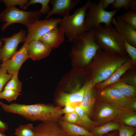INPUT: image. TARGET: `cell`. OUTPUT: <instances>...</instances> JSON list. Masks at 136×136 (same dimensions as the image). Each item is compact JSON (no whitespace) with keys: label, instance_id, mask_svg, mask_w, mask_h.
Returning <instances> with one entry per match:
<instances>
[{"label":"cell","instance_id":"obj_28","mask_svg":"<svg viewBox=\"0 0 136 136\" xmlns=\"http://www.w3.org/2000/svg\"><path fill=\"white\" fill-rule=\"evenodd\" d=\"M50 0H30L28 1L27 4L22 8L23 10H26L27 7L32 4H40L42 6L41 8L39 10L42 14H47L50 10V8L49 5Z\"/></svg>","mask_w":136,"mask_h":136},{"label":"cell","instance_id":"obj_22","mask_svg":"<svg viewBox=\"0 0 136 136\" xmlns=\"http://www.w3.org/2000/svg\"><path fill=\"white\" fill-rule=\"evenodd\" d=\"M120 126L119 123L109 121L103 125L95 127L91 132L93 136H104L111 131L118 130Z\"/></svg>","mask_w":136,"mask_h":136},{"label":"cell","instance_id":"obj_41","mask_svg":"<svg viewBox=\"0 0 136 136\" xmlns=\"http://www.w3.org/2000/svg\"><path fill=\"white\" fill-rule=\"evenodd\" d=\"M9 128L7 124L0 120V131L4 132Z\"/></svg>","mask_w":136,"mask_h":136},{"label":"cell","instance_id":"obj_19","mask_svg":"<svg viewBox=\"0 0 136 136\" xmlns=\"http://www.w3.org/2000/svg\"><path fill=\"white\" fill-rule=\"evenodd\" d=\"M132 64L131 59H128L118 67L108 79L95 86L100 90L115 83L120 80L121 76L127 71L131 68Z\"/></svg>","mask_w":136,"mask_h":136},{"label":"cell","instance_id":"obj_27","mask_svg":"<svg viewBox=\"0 0 136 136\" xmlns=\"http://www.w3.org/2000/svg\"><path fill=\"white\" fill-rule=\"evenodd\" d=\"M34 128L31 123L21 125L15 129L14 134L16 136H33Z\"/></svg>","mask_w":136,"mask_h":136},{"label":"cell","instance_id":"obj_34","mask_svg":"<svg viewBox=\"0 0 136 136\" xmlns=\"http://www.w3.org/2000/svg\"><path fill=\"white\" fill-rule=\"evenodd\" d=\"M123 39L125 51L131 58L133 64H135L136 62V48Z\"/></svg>","mask_w":136,"mask_h":136},{"label":"cell","instance_id":"obj_43","mask_svg":"<svg viewBox=\"0 0 136 136\" xmlns=\"http://www.w3.org/2000/svg\"><path fill=\"white\" fill-rule=\"evenodd\" d=\"M104 136H118V133L116 132L110 133Z\"/></svg>","mask_w":136,"mask_h":136},{"label":"cell","instance_id":"obj_33","mask_svg":"<svg viewBox=\"0 0 136 136\" xmlns=\"http://www.w3.org/2000/svg\"><path fill=\"white\" fill-rule=\"evenodd\" d=\"M62 118V120L81 127L79 116L76 111L70 114H64Z\"/></svg>","mask_w":136,"mask_h":136},{"label":"cell","instance_id":"obj_12","mask_svg":"<svg viewBox=\"0 0 136 136\" xmlns=\"http://www.w3.org/2000/svg\"><path fill=\"white\" fill-rule=\"evenodd\" d=\"M29 43L25 42L20 49L10 59L2 62V64L10 74L19 72L23 63L29 58L28 53Z\"/></svg>","mask_w":136,"mask_h":136},{"label":"cell","instance_id":"obj_14","mask_svg":"<svg viewBox=\"0 0 136 136\" xmlns=\"http://www.w3.org/2000/svg\"><path fill=\"white\" fill-rule=\"evenodd\" d=\"M101 103L96 111V124L104 123L114 119L122 110L106 102Z\"/></svg>","mask_w":136,"mask_h":136},{"label":"cell","instance_id":"obj_45","mask_svg":"<svg viewBox=\"0 0 136 136\" xmlns=\"http://www.w3.org/2000/svg\"><path fill=\"white\" fill-rule=\"evenodd\" d=\"M3 42L0 40V48H1L3 46Z\"/></svg>","mask_w":136,"mask_h":136},{"label":"cell","instance_id":"obj_21","mask_svg":"<svg viewBox=\"0 0 136 136\" xmlns=\"http://www.w3.org/2000/svg\"><path fill=\"white\" fill-rule=\"evenodd\" d=\"M58 122L69 136H93L91 132L77 125L60 120Z\"/></svg>","mask_w":136,"mask_h":136},{"label":"cell","instance_id":"obj_35","mask_svg":"<svg viewBox=\"0 0 136 136\" xmlns=\"http://www.w3.org/2000/svg\"><path fill=\"white\" fill-rule=\"evenodd\" d=\"M3 2L7 7H15L17 5L22 9L28 2L27 0H4Z\"/></svg>","mask_w":136,"mask_h":136},{"label":"cell","instance_id":"obj_42","mask_svg":"<svg viewBox=\"0 0 136 136\" xmlns=\"http://www.w3.org/2000/svg\"><path fill=\"white\" fill-rule=\"evenodd\" d=\"M130 10L136 12V0H131L128 9Z\"/></svg>","mask_w":136,"mask_h":136},{"label":"cell","instance_id":"obj_3","mask_svg":"<svg viewBox=\"0 0 136 136\" xmlns=\"http://www.w3.org/2000/svg\"><path fill=\"white\" fill-rule=\"evenodd\" d=\"M94 29L78 36L73 42L71 56L81 66L89 64L101 49L94 38Z\"/></svg>","mask_w":136,"mask_h":136},{"label":"cell","instance_id":"obj_2","mask_svg":"<svg viewBox=\"0 0 136 136\" xmlns=\"http://www.w3.org/2000/svg\"><path fill=\"white\" fill-rule=\"evenodd\" d=\"M128 59L126 55L99 49L90 66L93 84L96 85L107 80L118 67Z\"/></svg>","mask_w":136,"mask_h":136},{"label":"cell","instance_id":"obj_4","mask_svg":"<svg viewBox=\"0 0 136 136\" xmlns=\"http://www.w3.org/2000/svg\"><path fill=\"white\" fill-rule=\"evenodd\" d=\"M94 39L103 50L126 55L123 38L112 25L103 26L101 24L94 29Z\"/></svg>","mask_w":136,"mask_h":136},{"label":"cell","instance_id":"obj_9","mask_svg":"<svg viewBox=\"0 0 136 136\" xmlns=\"http://www.w3.org/2000/svg\"><path fill=\"white\" fill-rule=\"evenodd\" d=\"M27 33V31L21 29L11 37L0 39L4 42V45L0 48V62H2L12 57L17 51L18 45L24 42Z\"/></svg>","mask_w":136,"mask_h":136},{"label":"cell","instance_id":"obj_20","mask_svg":"<svg viewBox=\"0 0 136 136\" xmlns=\"http://www.w3.org/2000/svg\"><path fill=\"white\" fill-rule=\"evenodd\" d=\"M92 81L87 89L83 100L79 106L89 116L92 113L95 101V92Z\"/></svg>","mask_w":136,"mask_h":136},{"label":"cell","instance_id":"obj_23","mask_svg":"<svg viewBox=\"0 0 136 136\" xmlns=\"http://www.w3.org/2000/svg\"><path fill=\"white\" fill-rule=\"evenodd\" d=\"M114 119L126 125L136 126V114L130 110L122 109L120 114Z\"/></svg>","mask_w":136,"mask_h":136},{"label":"cell","instance_id":"obj_39","mask_svg":"<svg viewBox=\"0 0 136 136\" xmlns=\"http://www.w3.org/2000/svg\"><path fill=\"white\" fill-rule=\"evenodd\" d=\"M129 108L131 110L135 111L136 110V100L135 98L131 99L129 104Z\"/></svg>","mask_w":136,"mask_h":136},{"label":"cell","instance_id":"obj_29","mask_svg":"<svg viewBox=\"0 0 136 136\" xmlns=\"http://www.w3.org/2000/svg\"><path fill=\"white\" fill-rule=\"evenodd\" d=\"M120 16L123 20L136 30V12L129 10Z\"/></svg>","mask_w":136,"mask_h":136},{"label":"cell","instance_id":"obj_31","mask_svg":"<svg viewBox=\"0 0 136 136\" xmlns=\"http://www.w3.org/2000/svg\"><path fill=\"white\" fill-rule=\"evenodd\" d=\"M118 130V136H133L135 134V127L125 125L121 123Z\"/></svg>","mask_w":136,"mask_h":136},{"label":"cell","instance_id":"obj_18","mask_svg":"<svg viewBox=\"0 0 136 136\" xmlns=\"http://www.w3.org/2000/svg\"><path fill=\"white\" fill-rule=\"evenodd\" d=\"M52 49L38 40L32 41L28 44V53L29 58L40 60L48 56Z\"/></svg>","mask_w":136,"mask_h":136},{"label":"cell","instance_id":"obj_17","mask_svg":"<svg viewBox=\"0 0 136 136\" xmlns=\"http://www.w3.org/2000/svg\"><path fill=\"white\" fill-rule=\"evenodd\" d=\"M65 33L59 27L50 30L38 40L51 49L58 48L65 40Z\"/></svg>","mask_w":136,"mask_h":136},{"label":"cell","instance_id":"obj_5","mask_svg":"<svg viewBox=\"0 0 136 136\" xmlns=\"http://www.w3.org/2000/svg\"><path fill=\"white\" fill-rule=\"evenodd\" d=\"M90 0H88L71 15L63 17L58 23L59 27L63 30L68 41L73 42L78 36L90 30L85 23V18Z\"/></svg>","mask_w":136,"mask_h":136},{"label":"cell","instance_id":"obj_46","mask_svg":"<svg viewBox=\"0 0 136 136\" xmlns=\"http://www.w3.org/2000/svg\"><path fill=\"white\" fill-rule=\"evenodd\" d=\"M133 136H136V134H135V135H134Z\"/></svg>","mask_w":136,"mask_h":136},{"label":"cell","instance_id":"obj_36","mask_svg":"<svg viewBox=\"0 0 136 136\" xmlns=\"http://www.w3.org/2000/svg\"><path fill=\"white\" fill-rule=\"evenodd\" d=\"M131 0H115L112 4L113 8L114 9H120L122 8L124 9L127 11Z\"/></svg>","mask_w":136,"mask_h":136},{"label":"cell","instance_id":"obj_44","mask_svg":"<svg viewBox=\"0 0 136 136\" xmlns=\"http://www.w3.org/2000/svg\"><path fill=\"white\" fill-rule=\"evenodd\" d=\"M4 132L0 131V136H8L5 134Z\"/></svg>","mask_w":136,"mask_h":136},{"label":"cell","instance_id":"obj_10","mask_svg":"<svg viewBox=\"0 0 136 136\" xmlns=\"http://www.w3.org/2000/svg\"><path fill=\"white\" fill-rule=\"evenodd\" d=\"M100 90L98 97L101 100L121 109L130 110L128 106L131 98L126 97L118 89L108 86Z\"/></svg>","mask_w":136,"mask_h":136},{"label":"cell","instance_id":"obj_38","mask_svg":"<svg viewBox=\"0 0 136 136\" xmlns=\"http://www.w3.org/2000/svg\"><path fill=\"white\" fill-rule=\"evenodd\" d=\"M75 111V107L70 105H66L61 109V112L63 114H67Z\"/></svg>","mask_w":136,"mask_h":136},{"label":"cell","instance_id":"obj_8","mask_svg":"<svg viewBox=\"0 0 136 136\" xmlns=\"http://www.w3.org/2000/svg\"><path fill=\"white\" fill-rule=\"evenodd\" d=\"M60 19L51 18L42 20H38L30 25L27 27V33L24 42L29 43L32 41L38 40L50 30L58 27Z\"/></svg>","mask_w":136,"mask_h":136},{"label":"cell","instance_id":"obj_11","mask_svg":"<svg viewBox=\"0 0 136 136\" xmlns=\"http://www.w3.org/2000/svg\"><path fill=\"white\" fill-rule=\"evenodd\" d=\"M92 81L91 79L80 87L78 84L70 92H61L59 94L56 101L59 106L63 107L70 105L75 107L80 104L83 99L85 92Z\"/></svg>","mask_w":136,"mask_h":136},{"label":"cell","instance_id":"obj_25","mask_svg":"<svg viewBox=\"0 0 136 136\" xmlns=\"http://www.w3.org/2000/svg\"><path fill=\"white\" fill-rule=\"evenodd\" d=\"M108 86L118 89L125 96L129 98H134L136 95V87L127 84L120 80Z\"/></svg>","mask_w":136,"mask_h":136},{"label":"cell","instance_id":"obj_1","mask_svg":"<svg viewBox=\"0 0 136 136\" xmlns=\"http://www.w3.org/2000/svg\"><path fill=\"white\" fill-rule=\"evenodd\" d=\"M0 106L6 112L19 115L33 121L58 122L63 115L61 107L49 104L26 105L15 103L8 105L0 101Z\"/></svg>","mask_w":136,"mask_h":136},{"label":"cell","instance_id":"obj_37","mask_svg":"<svg viewBox=\"0 0 136 136\" xmlns=\"http://www.w3.org/2000/svg\"><path fill=\"white\" fill-rule=\"evenodd\" d=\"M120 80L127 84L136 87V74L135 72L128 74Z\"/></svg>","mask_w":136,"mask_h":136},{"label":"cell","instance_id":"obj_15","mask_svg":"<svg viewBox=\"0 0 136 136\" xmlns=\"http://www.w3.org/2000/svg\"><path fill=\"white\" fill-rule=\"evenodd\" d=\"M81 1L80 0H51L52 9L47 14L45 19L54 14L64 17L70 15L71 10Z\"/></svg>","mask_w":136,"mask_h":136},{"label":"cell","instance_id":"obj_32","mask_svg":"<svg viewBox=\"0 0 136 136\" xmlns=\"http://www.w3.org/2000/svg\"><path fill=\"white\" fill-rule=\"evenodd\" d=\"M12 75L8 73L6 69L0 64V93L3 87L11 78Z\"/></svg>","mask_w":136,"mask_h":136},{"label":"cell","instance_id":"obj_24","mask_svg":"<svg viewBox=\"0 0 136 136\" xmlns=\"http://www.w3.org/2000/svg\"><path fill=\"white\" fill-rule=\"evenodd\" d=\"M75 110L79 116L81 127L91 132L92 129L96 126L95 122L92 120L79 106L75 107Z\"/></svg>","mask_w":136,"mask_h":136},{"label":"cell","instance_id":"obj_40","mask_svg":"<svg viewBox=\"0 0 136 136\" xmlns=\"http://www.w3.org/2000/svg\"><path fill=\"white\" fill-rule=\"evenodd\" d=\"M115 1V0H102V6L103 8L105 9Z\"/></svg>","mask_w":136,"mask_h":136},{"label":"cell","instance_id":"obj_26","mask_svg":"<svg viewBox=\"0 0 136 136\" xmlns=\"http://www.w3.org/2000/svg\"><path fill=\"white\" fill-rule=\"evenodd\" d=\"M18 72L12 75V76L5 85L4 89H11L19 93L22 91V83L19 80Z\"/></svg>","mask_w":136,"mask_h":136},{"label":"cell","instance_id":"obj_30","mask_svg":"<svg viewBox=\"0 0 136 136\" xmlns=\"http://www.w3.org/2000/svg\"><path fill=\"white\" fill-rule=\"evenodd\" d=\"M21 94L13 90L4 89L0 93V99H4L9 102L16 99Z\"/></svg>","mask_w":136,"mask_h":136},{"label":"cell","instance_id":"obj_6","mask_svg":"<svg viewBox=\"0 0 136 136\" xmlns=\"http://www.w3.org/2000/svg\"><path fill=\"white\" fill-rule=\"evenodd\" d=\"M41 15L39 10L26 11L16 7H7L0 13V21L4 23L1 29L4 31L9 26L16 23L22 24L27 27L39 20Z\"/></svg>","mask_w":136,"mask_h":136},{"label":"cell","instance_id":"obj_13","mask_svg":"<svg viewBox=\"0 0 136 136\" xmlns=\"http://www.w3.org/2000/svg\"><path fill=\"white\" fill-rule=\"evenodd\" d=\"M33 136H69L58 122H42L34 127Z\"/></svg>","mask_w":136,"mask_h":136},{"label":"cell","instance_id":"obj_16","mask_svg":"<svg viewBox=\"0 0 136 136\" xmlns=\"http://www.w3.org/2000/svg\"><path fill=\"white\" fill-rule=\"evenodd\" d=\"M112 23L123 38L136 47V30L123 20L119 15L113 18Z\"/></svg>","mask_w":136,"mask_h":136},{"label":"cell","instance_id":"obj_7","mask_svg":"<svg viewBox=\"0 0 136 136\" xmlns=\"http://www.w3.org/2000/svg\"><path fill=\"white\" fill-rule=\"evenodd\" d=\"M102 2V0L97 3L90 1L85 20L86 26L90 29L97 27L101 23L106 26L112 25L114 16L120 9L107 11L103 8Z\"/></svg>","mask_w":136,"mask_h":136},{"label":"cell","instance_id":"obj_47","mask_svg":"<svg viewBox=\"0 0 136 136\" xmlns=\"http://www.w3.org/2000/svg\"><path fill=\"white\" fill-rule=\"evenodd\" d=\"M2 1V0H0V1Z\"/></svg>","mask_w":136,"mask_h":136}]
</instances>
